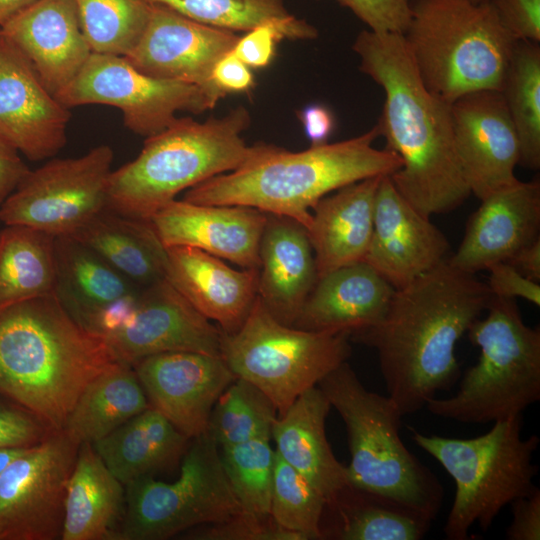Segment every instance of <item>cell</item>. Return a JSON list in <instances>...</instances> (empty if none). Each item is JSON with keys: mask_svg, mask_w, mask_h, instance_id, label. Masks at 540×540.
<instances>
[{"mask_svg": "<svg viewBox=\"0 0 540 540\" xmlns=\"http://www.w3.org/2000/svg\"><path fill=\"white\" fill-rule=\"evenodd\" d=\"M382 177L341 187L313 207L306 232L314 253L317 278L364 261L371 242L375 198Z\"/></svg>", "mask_w": 540, "mask_h": 540, "instance_id": "obj_27", "label": "cell"}, {"mask_svg": "<svg viewBox=\"0 0 540 540\" xmlns=\"http://www.w3.org/2000/svg\"><path fill=\"white\" fill-rule=\"evenodd\" d=\"M149 406L134 368L117 361L85 387L62 430L94 444Z\"/></svg>", "mask_w": 540, "mask_h": 540, "instance_id": "obj_32", "label": "cell"}, {"mask_svg": "<svg viewBox=\"0 0 540 540\" xmlns=\"http://www.w3.org/2000/svg\"><path fill=\"white\" fill-rule=\"evenodd\" d=\"M70 237L91 249L138 287L164 279L166 248L150 221L105 208Z\"/></svg>", "mask_w": 540, "mask_h": 540, "instance_id": "obj_31", "label": "cell"}, {"mask_svg": "<svg viewBox=\"0 0 540 540\" xmlns=\"http://www.w3.org/2000/svg\"><path fill=\"white\" fill-rule=\"evenodd\" d=\"M36 0H0V27L17 14L30 6Z\"/></svg>", "mask_w": 540, "mask_h": 540, "instance_id": "obj_53", "label": "cell"}, {"mask_svg": "<svg viewBox=\"0 0 540 540\" xmlns=\"http://www.w3.org/2000/svg\"><path fill=\"white\" fill-rule=\"evenodd\" d=\"M277 417L276 407L264 392L236 377L216 401L206 432L222 448L271 435Z\"/></svg>", "mask_w": 540, "mask_h": 540, "instance_id": "obj_39", "label": "cell"}, {"mask_svg": "<svg viewBox=\"0 0 540 540\" xmlns=\"http://www.w3.org/2000/svg\"><path fill=\"white\" fill-rule=\"evenodd\" d=\"M56 96L79 73L92 51L74 0H36L0 27Z\"/></svg>", "mask_w": 540, "mask_h": 540, "instance_id": "obj_23", "label": "cell"}, {"mask_svg": "<svg viewBox=\"0 0 540 540\" xmlns=\"http://www.w3.org/2000/svg\"><path fill=\"white\" fill-rule=\"evenodd\" d=\"M282 39L284 35L276 26L259 25L239 36L232 52L251 69L266 68L272 63Z\"/></svg>", "mask_w": 540, "mask_h": 540, "instance_id": "obj_46", "label": "cell"}, {"mask_svg": "<svg viewBox=\"0 0 540 540\" xmlns=\"http://www.w3.org/2000/svg\"><path fill=\"white\" fill-rule=\"evenodd\" d=\"M55 256V295L81 326L99 308L139 289L70 236L55 237Z\"/></svg>", "mask_w": 540, "mask_h": 540, "instance_id": "obj_33", "label": "cell"}, {"mask_svg": "<svg viewBox=\"0 0 540 540\" xmlns=\"http://www.w3.org/2000/svg\"><path fill=\"white\" fill-rule=\"evenodd\" d=\"M486 315L467 331L479 348L451 397L430 400L433 415L465 424H486L521 416L540 400V329L526 325L516 299L493 298Z\"/></svg>", "mask_w": 540, "mask_h": 540, "instance_id": "obj_8", "label": "cell"}, {"mask_svg": "<svg viewBox=\"0 0 540 540\" xmlns=\"http://www.w3.org/2000/svg\"><path fill=\"white\" fill-rule=\"evenodd\" d=\"M297 116L311 146L328 143L335 128V117L327 106L312 103L300 109Z\"/></svg>", "mask_w": 540, "mask_h": 540, "instance_id": "obj_50", "label": "cell"}, {"mask_svg": "<svg viewBox=\"0 0 540 540\" xmlns=\"http://www.w3.org/2000/svg\"><path fill=\"white\" fill-rule=\"evenodd\" d=\"M222 330L196 310L165 278L139 290L130 321L104 337L115 358L133 366L163 352L221 356Z\"/></svg>", "mask_w": 540, "mask_h": 540, "instance_id": "obj_18", "label": "cell"}, {"mask_svg": "<svg viewBox=\"0 0 540 540\" xmlns=\"http://www.w3.org/2000/svg\"><path fill=\"white\" fill-rule=\"evenodd\" d=\"M487 285L494 296L522 298L536 306L540 305V284L528 279L507 262H499L488 268Z\"/></svg>", "mask_w": 540, "mask_h": 540, "instance_id": "obj_47", "label": "cell"}, {"mask_svg": "<svg viewBox=\"0 0 540 540\" xmlns=\"http://www.w3.org/2000/svg\"><path fill=\"white\" fill-rule=\"evenodd\" d=\"M522 427L521 415L494 422L485 434L468 439L412 429L414 443L435 458L455 483L444 525L447 539H468L474 524L488 530L504 507L537 488L533 456L540 438L536 434L524 438Z\"/></svg>", "mask_w": 540, "mask_h": 540, "instance_id": "obj_9", "label": "cell"}, {"mask_svg": "<svg viewBox=\"0 0 540 540\" xmlns=\"http://www.w3.org/2000/svg\"><path fill=\"white\" fill-rule=\"evenodd\" d=\"M211 80L223 97L228 94L249 93L256 85L251 68L237 58L232 50L216 61Z\"/></svg>", "mask_w": 540, "mask_h": 540, "instance_id": "obj_48", "label": "cell"}, {"mask_svg": "<svg viewBox=\"0 0 540 540\" xmlns=\"http://www.w3.org/2000/svg\"><path fill=\"white\" fill-rule=\"evenodd\" d=\"M348 8L369 30L403 34L411 16L410 0H334Z\"/></svg>", "mask_w": 540, "mask_h": 540, "instance_id": "obj_44", "label": "cell"}, {"mask_svg": "<svg viewBox=\"0 0 540 540\" xmlns=\"http://www.w3.org/2000/svg\"><path fill=\"white\" fill-rule=\"evenodd\" d=\"M375 124L367 132L339 142L292 152L258 143L237 169L186 190L183 200L201 205H240L290 218L305 229L311 211L324 196L357 181L392 175L402 166L393 151L377 149Z\"/></svg>", "mask_w": 540, "mask_h": 540, "instance_id": "obj_4", "label": "cell"}, {"mask_svg": "<svg viewBox=\"0 0 540 540\" xmlns=\"http://www.w3.org/2000/svg\"><path fill=\"white\" fill-rule=\"evenodd\" d=\"M480 202L458 249L447 259L454 268L475 275L540 237V182L518 180Z\"/></svg>", "mask_w": 540, "mask_h": 540, "instance_id": "obj_22", "label": "cell"}, {"mask_svg": "<svg viewBox=\"0 0 540 540\" xmlns=\"http://www.w3.org/2000/svg\"><path fill=\"white\" fill-rule=\"evenodd\" d=\"M349 339L347 333L285 325L257 297L237 331H222L221 357L236 377L264 392L281 415L303 392L347 361Z\"/></svg>", "mask_w": 540, "mask_h": 540, "instance_id": "obj_10", "label": "cell"}, {"mask_svg": "<svg viewBox=\"0 0 540 540\" xmlns=\"http://www.w3.org/2000/svg\"><path fill=\"white\" fill-rule=\"evenodd\" d=\"M126 507L116 540H164L243 512L225 474L220 449L203 433L183 455L172 483L142 476L125 484Z\"/></svg>", "mask_w": 540, "mask_h": 540, "instance_id": "obj_11", "label": "cell"}, {"mask_svg": "<svg viewBox=\"0 0 540 540\" xmlns=\"http://www.w3.org/2000/svg\"><path fill=\"white\" fill-rule=\"evenodd\" d=\"M53 431L38 415L0 394V446L28 448Z\"/></svg>", "mask_w": 540, "mask_h": 540, "instance_id": "obj_43", "label": "cell"}, {"mask_svg": "<svg viewBox=\"0 0 540 540\" xmlns=\"http://www.w3.org/2000/svg\"><path fill=\"white\" fill-rule=\"evenodd\" d=\"M472 3H475V4H481V3H487L489 2L490 0H468Z\"/></svg>", "mask_w": 540, "mask_h": 540, "instance_id": "obj_55", "label": "cell"}, {"mask_svg": "<svg viewBox=\"0 0 540 540\" xmlns=\"http://www.w3.org/2000/svg\"><path fill=\"white\" fill-rule=\"evenodd\" d=\"M125 507V485L92 444H80L66 488L61 540H116Z\"/></svg>", "mask_w": 540, "mask_h": 540, "instance_id": "obj_29", "label": "cell"}, {"mask_svg": "<svg viewBox=\"0 0 540 540\" xmlns=\"http://www.w3.org/2000/svg\"><path fill=\"white\" fill-rule=\"evenodd\" d=\"M164 278L224 333L237 331L258 293L259 268L237 270L197 248H166Z\"/></svg>", "mask_w": 540, "mask_h": 540, "instance_id": "obj_24", "label": "cell"}, {"mask_svg": "<svg viewBox=\"0 0 540 540\" xmlns=\"http://www.w3.org/2000/svg\"><path fill=\"white\" fill-rule=\"evenodd\" d=\"M231 30L190 19L160 4H151L147 25L125 58L141 72L199 87L211 109L224 98L211 80L216 61L238 40Z\"/></svg>", "mask_w": 540, "mask_h": 540, "instance_id": "obj_15", "label": "cell"}, {"mask_svg": "<svg viewBox=\"0 0 540 540\" xmlns=\"http://www.w3.org/2000/svg\"><path fill=\"white\" fill-rule=\"evenodd\" d=\"M80 444L55 430L0 475V540L61 539L67 483Z\"/></svg>", "mask_w": 540, "mask_h": 540, "instance_id": "obj_14", "label": "cell"}, {"mask_svg": "<svg viewBox=\"0 0 540 540\" xmlns=\"http://www.w3.org/2000/svg\"><path fill=\"white\" fill-rule=\"evenodd\" d=\"M271 435L219 448L228 481L243 512L258 517L270 516L275 460Z\"/></svg>", "mask_w": 540, "mask_h": 540, "instance_id": "obj_40", "label": "cell"}, {"mask_svg": "<svg viewBox=\"0 0 540 540\" xmlns=\"http://www.w3.org/2000/svg\"><path fill=\"white\" fill-rule=\"evenodd\" d=\"M132 367L149 405L189 439L207 431L216 401L236 378L221 356L192 351L150 355Z\"/></svg>", "mask_w": 540, "mask_h": 540, "instance_id": "obj_17", "label": "cell"}, {"mask_svg": "<svg viewBox=\"0 0 540 540\" xmlns=\"http://www.w3.org/2000/svg\"><path fill=\"white\" fill-rule=\"evenodd\" d=\"M322 494L275 451L270 517L302 540L321 539Z\"/></svg>", "mask_w": 540, "mask_h": 540, "instance_id": "obj_41", "label": "cell"}, {"mask_svg": "<svg viewBox=\"0 0 540 540\" xmlns=\"http://www.w3.org/2000/svg\"><path fill=\"white\" fill-rule=\"evenodd\" d=\"M250 123L244 106L203 122L177 117L146 137L134 160L112 170L106 209L149 221L180 192L237 169L254 150L242 136Z\"/></svg>", "mask_w": 540, "mask_h": 540, "instance_id": "obj_5", "label": "cell"}, {"mask_svg": "<svg viewBox=\"0 0 540 540\" xmlns=\"http://www.w3.org/2000/svg\"><path fill=\"white\" fill-rule=\"evenodd\" d=\"M29 170L18 150L0 134V206Z\"/></svg>", "mask_w": 540, "mask_h": 540, "instance_id": "obj_51", "label": "cell"}, {"mask_svg": "<svg viewBox=\"0 0 540 540\" xmlns=\"http://www.w3.org/2000/svg\"><path fill=\"white\" fill-rule=\"evenodd\" d=\"M267 214L240 205H201L173 200L149 220L165 248L200 249L241 268H259Z\"/></svg>", "mask_w": 540, "mask_h": 540, "instance_id": "obj_21", "label": "cell"}, {"mask_svg": "<svg viewBox=\"0 0 540 540\" xmlns=\"http://www.w3.org/2000/svg\"><path fill=\"white\" fill-rule=\"evenodd\" d=\"M113 156L110 146L99 145L30 169L0 206V221L70 236L106 208Z\"/></svg>", "mask_w": 540, "mask_h": 540, "instance_id": "obj_12", "label": "cell"}, {"mask_svg": "<svg viewBox=\"0 0 540 540\" xmlns=\"http://www.w3.org/2000/svg\"><path fill=\"white\" fill-rule=\"evenodd\" d=\"M492 298L487 283L446 260L395 290L383 317L350 335L377 351L387 396L403 416L456 383V345Z\"/></svg>", "mask_w": 540, "mask_h": 540, "instance_id": "obj_1", "label": "cell"}, {"mask_svg": "<svg viewBox=\"0 0 540 540\" xmlns=\"http://www.w3.org/2000/svg\"><path fill=\"white\" fill-rule=\"evenodd\" d=\"M67 108L101 104L120 110L126 128L149 137L167 126L177 113L211 109L196 85L147 75L124 56L91 53L74 79L56 96Z\"/></svg>", "mask_w": 540, "mask_h": 540, "instance_id": "obj_13", "label": "cell"}, {"mask_svg": "<svg viewBox=\"0 0 540 540\" xmlns=\"http://www.w3.org/2000/svg\"><path fill=\"white\" fill-rule=\"evenodd\" d=\"M456 155L479 200L518 181V135L499 90H478L450 104Z\"/></svg>", "mask_w": 540, "mask_h": 540, "instance_id": "obj_16", "label": "cell"}, {"mask_svg": "<svg viewBox=\"0 0 540 540\" xmlns=\"http://www.w3.org/2000/svg\"><path fill=\"white\" fill-rule=\"evenodd\" d=\"M519 273L535 282L540 281V237L514 253L507 261Z\"/></svg>", "mask_w": 540, "mask_h": 540, "instance_id": "obj_52", "label": "cell"}, {"mask_svg": "<svg viewBox=\"0 0 540 540\" xmlns=\"http://www.w3.org/2000/svg\"><path fill=\"white\" fill-rule=\"evenodd\" d=\"M167 6L197 22L231 31H248L259 25L276 26L289 40H311L317 29L292 15L284 0H146Z\"/></svg>", "mask_w": 540, "mask_h": 540, "instance_id": "obj_36", "label": "cell"}, {"mask_svg": "<svg viewBox=\"0 0 540 540\" xmlns=\"http://www.w3.org/2000/svg\"><path fill=\"white\" fill-rule=\"evenodd\" d=\"M55 237L24 225L0 230V309L55 294Z\"/></svg>", "mask_w": 540, "mask_h": 540, "instance_id": "obj_35", "label": "cell"}, {"mask_svg": "<svg viewBox=\"0 0 540 540\" xmlns=\"http://www.w3.org/2000/svg\"><path fill=\"white\" fill-rule=\"evenodd\" d=\"M82 33L92 53L126 56L149 19L146 0H74Z\"/></svg>", "mask_w": 540, "mask_h": 540, "instance_id": "obj_38", "label": "cell"}, {"mask_svg": "<svg viewBox=\"0 0 540 540\" xmlns=\"http://www.w3.org/2000/svg\"><path fill=\"white\" fill-rule=\"evenodd\" d=\"M318 387L346 426L351 458L346 466L348 484L433 521L442 506L443 487L404 445L400 437L403 415L392 399L367 390L347 361Z\"/></svg>", "mask_w": 540, "mask_h": 540, "instance_id": "obj_6", "label": "cell"}, {"mask_svg": "<svg viewBox=\"0 0 540 540\" xmlns=\"http://www.w3.org/2000/svg\"><path fill=\"white\" fill-rule=\"evenodd\" d=\"M446 236L396 189L389 175L379 182L371 242L364 261L395 290L448 259Z\"/></svg>", "mask_w": 540, "mask_h": 540, "instance_id": "obj_20", "label": "cell"}, {"mask_svg": "<svg viewBox=\"0 0 540 540\" xmlns=\"http://www.w3.org/2000/svg\"><path fill=\"white\" fill-rule=\"evenodd\" d=\"M189 440L149 406L92 445L125 485L175 464L186 452Z\"/></svg>", "mask_w": 540, "mask_h": 540, "instance_id": "obj_30", "label": "cell"}, {"mask_svg": "<svg viewBox=\"0 0 540 540\" xmlns=\"http://www.w3.org/2000/svg\"><path fill=\"white\" fill-rule=\"evenodd\" d=\"M190 536L203 540H302L298 534L282 529L270 516L245 512L221 523L208 524Z\"/></svg>", "mask_w": 540, "mask_h": 540, "instance_id": "obj_42", "label": "cell"}, {"mask_svg": "<svg viewBox=\"0 0 540 540\" xmlns=\"http://www.w3.org/2000/svg\"><path fill=\"white\" fill-rule=\"evenodd\" d=\"M324 507L336 514L329 534L340 540H420L432 523L409 507L349 484Z\"/></svg>", "mask_w": 540, "mask_h": 540, "instance_id": "obj_34", "label": "cell"}, {"mask_svg": "<svg viewBox=\"0 0 540 540\" xmlns=\"http://www.w3.org/2000/svg\"><path fill=\"white\" fill-rule=\"evenodd\" d=\"M118 360L56 295L0 309V394L62 430L85 387Z\"/></svg>", "mask_w": 540, "mask_h": 540, "instance_id": "obj_3", "label": "cell"}, {"mask_svg": "<svg viewBox=\"0 0 540 540\" xmlns=\"http://www.w3.org/2000/svg\"><path fill=\"white\" fill-rule=\"evenodd\" d=\"M26 449L27 448L0 446V475L8 465Z\"/></svg>", "mask_w": 540, "mask_h": 540, "instance_id": "obj_54", "label": "cell"}, {"mask_svg": "<svg viewBox=\"0 0 540 540\" xmlns=\"http://www.w3.org/2000/svg\"><path fill=\"white\" fill-rule=\"evenodd\" d=\"M259 261L257 297L274 318L293 326L317 281L306 229L290 218L267 214Z\"/></svg>", "mask_w": 540, "mask_h": 540, "instance_id": "obj_26", "label": "cell"}, {"mask_svg": "<svg viewBox=\"0 0 540 540\" xmlns=\"http://www.w3.org/2000/svg\"><path fill=\"white\" fill-rule=\"evenodd\" d=\"M500 92L515 126L519 164L540 167V47L538 43L517 41Z\"/></svg>", "mask_w": 540, "mask_h": 540, "instance_id": "obj_37", "label": "cell"}, {"mask_svg": "<svg viewBox=\"0 0 540 540\" xmlns=\"http://www.w3.org/2000/svg\"><path fill=\"white\" fill-rule=\"evenodd\" d=\"M394 292L365 261L340 267L317 278L293 326L350 336L376 324Z\"/></svg>", "mask_w": 540, "mask_h": 540, "instance_id": "obj_25", "label": "cell"}, {"mask_svg": "<svg viewBox=\"0 0 540 540\" xmlns=\"http://www.w3.org/2000/svg\"><path fill=\"white\" fill-rule=\"evenodd\" d=\"M69 110L0 33V134L31 161L51 158L67 142Z\"/></svg>", "mask_w": 540, "mask_h": 540, "instance_id": "obj_19", "label": "cell"}, {"mask_svg": "<svg viewBox=\"0 0 540 540\" xmlns=\"http://www.w3.org/2000/svg\"><path fill=\"white\" fill-rule=\"evenodd\" d=\"M512 519L506 530L509 540L540 539V489L514 500L511 504Z\"/></svg>", "mask_w": 540, "mask_h": 540, "instance_id": "obj_49", "label": "cell"}, {"mask_svg": "<svg viewBox=\"0 0 540 540\" xmlns=\"http://www.w3.org/2000/svg\"><path fill=\"white\" fill-rule=\"evenodd\" d=\"M359 69L384 91L377 123L386 148L402 160L390 178L421 213L452 211L470 195L453 139L450 104L423 85L399 33L361 31L352 46Z\"/></svg>", "mask_w": 540, "mask_h": 540, "instance_id": "obj_2", "label": "cell"}, {"mask_svg": "<svg viewBox=\"0 0 540 540\" xmlns=\"http://www.w3.org/2000/svg\"><path fill=\"white\" fill-rule=\"evenodd\" d=\"M330 408L323 391L312 387L278 415L271 429L276 453L302 474L326 502L348 485L346 466L337 460L326 436Z\"/></svg>", "mask_w": 540, "mask_h": 540, "instance_id": "obj_28", "label": "cell"}, {"mask_svg": "<svg viewBox=\"0 0 540 540\" xmlns=\"http://www.w3.org/2000/svg\"><path fill=\"white\" fill-rule=\"evenodd\" d=\"M500 23L516 41L540 42V0H490Z\"/></svg>", "mask_w": 540, "mask_h": 540, "instance_id": "obj_45", "label": "cell"}, {"mask_svg": "<svg viewBox=\"0 0 540 540\" xmlns=\"http://www.w3.org/2000/svg\"><path fill=\"white\" fill-rule=\"evenodd\" d=\"M403 39L426 89L451 104L501 89L516 40L490 2L412 0Z\"/></svg>", "mask_w": 540, "mask_h": 540, "instance_id": "obj_7", "label": "cell"}]
</instances>
